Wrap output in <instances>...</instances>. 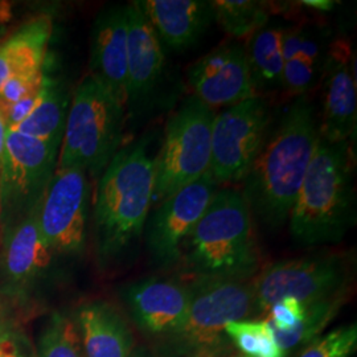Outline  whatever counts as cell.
Instances as JSON below:
<instances>
[{"label":"cell","instance_id":"14","mask_svg":"<svg viewBox=\"0 0 357 357\" xmlns=\"http://www.w3.org/2000/svg\"><path fill=\"white\" fill-rule=\"evenodd\" d=\"M352 47L347 38H333L324 72L323 114L319 137L324 141L351 142L356 135L357 90Z\"/></svg>","mask_w":357,"mask_h":357},{"label":"cell","instance_id":"12","mask_svg":"<svg viewBox=\"0 0 357 357\" xmlns=\"http://www.w3.org/2000/svg\"><path fill=\"white\" fill-rule=\"evenodd\" d=\"M216 191L217 183L208 172L159 203L144 228L147 249L155 264L167 268L180 262L183 243Z\"/></svg>","mask_w":357,"mask_h":357},{"label":"cell","instance_id":"30","mask_svg":"<svg viewBox=\"0 0 357 357\" xmlns=\"http://www.w3.org/2000/svg\"><path fill=\"white\" fill-rule=\"evenodd\" d=\"M44 77V69L11 77L0 89V101L10 105L36 93L43 86Z\"/></svg>","mask_w":357,"mask_h":357},{"label":"cell","instance_id":"13","mask_svg":"<svg viewBox=\"0 0 357 357\" xmlns=\"http://www.w3.org/2000/svg\"><path fill=\"white\" fill-rule=\"evenodd\" d=\"M188 84L193 97L213 110L255 97L245 45L230 43L205 54L192 65Z\"/></svg>","mask_w":357,"mask_h":357},{"label":"cell","instance_id":"39","mask_svg":"<svg viewBox=\"0 0 357 357\" xmlns=\"http://www.w3.org/2000/svg\"><path fill=\"white\" fill-rule=\"evenodd\" d=\"M218 357H246L243 356V354H234V352H229V348L227 351H224Z\"/></svg>","mask_w":357,"mask_h":357},{"label":"cell","instance_id":"24","mask_svg":"<svg viewBox=\"0 0 357 357\" xmlns=\"http://www.w3.org/2000/svg\"><path fill=\"white\" fill-rule=\"evenodd\" d=\"M68 110V91L61 82L45 75L43 84V98L38 107L26 121L13 128H10L8 131L20 132L29 138L60 149L64 137Z\"/></svg>","mask_w":357,"mask_h":357},{"label":"cell","instance_id":"4","mask_svg":"<svg viewBox=\"0 0 357 357\" xmlns=\"http://www.w3.org/2000/svg\"><path fill=\"white\" fill-rule=\"evenodd\" d=\"M155 160L139 139L115 153L103 171L94 202L98 252L105 258L121 255L146 228L153 202Z\"/></svg>","mask_w":357,"mask_h":357},{"label":"cell","instance_id":"34","mask_svg":"<svg viewBox=\"0 0 357 357\" xmlns=\"http://www.w3.org/2000/svg\"><path fill=\"white\" fill-rule=\"evenodd\" d=\"M7 118H6V110H4V103L0 101V167H1V159L4 153V146H6V137H7Z\"/></svg>","mask_w":357,"mask_h":357},{"label":"cell","instance_id":"32","mask_svg":"<svg viewBox=\"0 0 357 357\" xmlns=\"http://www.w3.org/2000/svg\"><path fill=\"white\" fill-rule=\"evenodd\" d=\"M41 98H43V86L36 93L28 96L26 98L17 101V102L4 105L8 130L20 125L23 121H26V118L35 112V109L38 107Z\"/></svg>","mask_w":357,"mask_h":357},{"label":"cell","instance_id":"1","mask_svg":"<svg viewBox=\"0 0 357 357\" xmlns=\"http://www.w3.org/2000/svg\"><path fill=\"white\" fill-rule=\"evenodd\" d=\"M296 98L243 178V193L252 213L270 228L289 220L319 141L314 106L306 96Z\"/></svg>","mask_w":357,"mask_h":357},{"label":"cell","instance_id":"23","mask_svg":"<svg viewBox=\"0 0 357 357\" xmlns=\"http://www.w3.org/2000/svg\"><path fill=\"white\" fill-rule=\"evenodd\" d=\"M286 26L270 23L258 29L245 45L255 96L282 89L283 36Z\"/></svg>","mask_w":357,"mask_h":357},{"label":"cell","instance_id":"15","mask_svg":"<svg viewBox=\"0 0 357 357\" xmlns=\"http://www.w3.org/2000/svg\"><path fill=\"white\" fill-rule=\"evenodd\" d=\"M125 298L139 330L166 340L187 320L191 287L175 280L151 277L130 284Z\"/></svg>","mask_w":357,"mask_h":357},{"label":"cell","instance_id":"27","mask_svg":"<svg viewBox=\"0 0 357 357\" xmlns=\"http://www.w3.org/2000/svg\"><path fill=\"white\" fill-rule=\"evenodd\" d=\"M225 335L246 357H286L277 345L266 320L246 319L229 323Z\"/></svg>","mask_w":357,"mask_h":357},{"label":"cell","instance_id":"28","mask_svg":"<svg viewBox=\"0 0 357 357\" xmlns=\"http://www.w3.org/2000/svg\"><path fill=\"white\" fill-rule=\"evenodd\" d=\"M38 357H85L76 320L53 314L40 335Z\"/></svg>","mask_w":357,"mask_h":357},{"label":"cell","instance_id":"20","mask_svg":"<svg viewBox=\"0 0 357 357\" xmlns=\"http://www.w3.org/2000/svg\"><path fill=\"white\" fill-rule=\"evenodd\" d=\"M138 6L159 40L178 51L195 45L215 20L204 0H142Z\"/></svg>","mask_w":357,"mask_h":357},{"label":"cell","instance_id":"35","mask_svg":"<svg viewBox=\"0 0 357 357\" xmlns=\"http://www.w3.org/2000/svg\"><path fill=\"white\" fill-rule=\"evenodd\" d=\"M305 4H308L310 7H317L320 10H323V8L330 10L332 7V3H330V1H305Z\"/></svg>","mask_w":357,"mask_h":357},{"label":"cell","instance_id":"5","mask_svg":"<svg viewBox=\"0 0 357 357\" xmlns=\"http://www.w3.org/2000/svg\"><path fill=\"white\" fill-rule=\"evenodd\" d=\"M125 105L94 77H85L69 105L56 168H81L101 178L119 151Z\"/></svg>","mask_w":357,"mask_h":357},{"label":"cell","instance_id":"17","mask_svg":"<svg viewBox=\"0 0 357 357\" xmlns=\"http://www.w3.org/2000/svg\"><path fill=\"white\" fill-rule=\"evenodd\" d=\"M331 43V32L321 24L286 26L282 89L291 97H302L314 89L323 77Z\"/></svg>","mask_w":357,"mask_h":357},{"label":"cell","instance_id":"36","mask_svg":"<svg viewBox=\"0 0 357 357\" xmlns=\"http://www.w3.org/2000/svg\"><path fill=\"white\" fill-rule=\"evenodd\" d=\"M128 357H155L144 348H134Z\"/></svg>","mask_w":357,"mask_h":357},{"label":"cell","instance_id":"8","mask_svg":"<svg viewBox=\"0 0 357 357\" xmlns=\"http://www.w3.org/2000/svg\"><path fill=\"white\" fill-rule=\"evenodd\" d=\"M259 315L283 298L305 305L351 294V259L342 255H312L278 261L264 268L255 280Z\"/></svg>","mask_w":357,"mask_h":357},{"label":"cell","instance_id":"21","mask_svg":"<svg viewBox=\"0 0 357 357\" xmlns=\"http://www.w3.org/2000/svg\"><path fill=\"white\" fill-rule=\"evenodd\" d=\"M77 327L85 357H128L134 337L114 307L90 302L77 311Z\"/></svg>","mask_w":357,"mask_h":357},{"label":"cell","instance_id":"33","mask_svg":"<svg viewBox=\"0 0 357 357\" xmlns=\"http://www.w3.org/2000/svg\"><path fill=\"white\" fill-rule=\"evenodd\" d=\"M0 357H26L19 337L11 331L0 335Z\"/></svg>","mask_w":357,"mask_h":357},{"label":"cell","instance_id":"9","mask_svg":"<svg viewBox=\"0 0 357 357\" xmlns=\"http://www.w3.org/2000/svg\"><path fill=\"white\" fill-rule=\"evenodd\" d=\"M271 115L264 97H250L216 113L209 174L218 184L243 181L268 139Z\"/></svg>","mask_w":357,"mask_h":357},{"label":"cell","instance_id":"2","mask_svg":"<svg viewBox=\"0 0 357 357\" xmlns=\"http://www.w3.org/2000/svg\"><path fill=\"white\" fill-rule=\"evenodd\" d=\"M355 153L351 142L319 137L290 212V231L301 245L339 243L356 221Z\"/></svg>","mask_w":357,"mask_h":357},{"label":"cell","instance_id":"26","mask_svg":"<svg viewBox=\"0 0 357 357\" xmlns=\"http://www.w3.org/2000/svg\"><path fill=\"white\" fill-rule=\"evenodd\" d=\"M211 6L218 26L236 38H250L270 20L268 6L262 1L215 0Z\"/></svg>","mask_w":357,"mask_h":357},{"label":"cell","instance_id":"38","mask_svg":"<svg viewBox=\"0 0 357 357\" xmlns=\"http://www.w3.org/2000/svg\"><path fill=\"white\" fill-rule=\"evenodd\" d=\"M7 331H11V330H10V327H8L7 321L4 319V315L0 312V335Z\"/></svg>","mask_w":357,"mask_h":357},{"label":"cell","instance_id":"18","mask_svg":"<svg viewBox=\"0 0 357 357\" xmlns=\"http://www.w3.org/2000/svg\"><path fill=\"white\" fill-rule=\"evenodd\" d=\"M128 13V103L143 102L158 85L166 56L162 41L142 13L138 1L126 6Z\"/></svg>","mask_w":357,"mask_h":357},{"label":"cell","instance_id":"22","mask_svg":"<svg viewBox=\"0 0 357 357\" xmlns=\"http://www.w3.org/2000/svg\"><path fill=\"white\" fill-rule=\"evenodd\" d=\"M52 29L51 17L41 15L0 43V89L11 77L44 69Z\"/></svg>","mask_w":357,"mask_h":357},{"label":"cell","instance_id":"31","mask_svg":"<svg viewBox=\"0 0 357 357\" xmlns=\"http://www.w3.org/2000/svg\"><path fill=\"white\" fill-rule=\"evenodd\" d=\"M266 315L268 317L265 320L271 327L280 331H290L305 318L306 305L294 298H283L270 307Z\"/></svg>","mask_w":357,"mask_h":357},{"label":"cell","instance_id":"7","mask_svg":"<svg viewBox=\"0 0 357 357\" xmlns=\"http://www.w3.org/2000/svg\"><path fill=\"white\" fill-rule=\"evenodd\" d=\"M215 116L213 109L191 96L168 119L162 149L153 159L158 203L209 172Z\"/></svg>","mask_w":357,"mask_h":357},{"label":"cell","instance_id":"37","mask_svg":"<svg viewBox=\"0 0 357 357\" xmlns=\"http://www.w3.org/2000/svg\"><path fill=\"white\" fill-rule=\"evenodd\" d=\"M227 351V349H225ZM224 351H203V352H197V354H193L191 356L188 357H218Z\"/></svg>","mask_w":357,"mask_h":357},{"label":"cell","instance_id":"29","mask_svg":"<svg viewBox=\"0 0 357 357\" xmlns=\"http://www.w3.org/2000/svg\"><path fill=\"white\" fill-rule=\"evenodd\" d=\"M357 348L355 323L318 336L301 349L296 357H351Z\"/></svg>","mask_w":357,"mask_h":357},{"label":"cell","instance_id":"6","mask_svg":"<svg viewBox=\"0 0 357 357\" xmlns=\"http://www.w3.org/2000/svg\"><path fill=\"white\" fill-rule=\"evenodd\" d=\"M183 327L163 342L166 357H188L203 351H225V327L259 315L253 280L196 278Z\"/></svg>","mask_w":357,"mask_h":357},{"label":"cell","instance_id":"25","mask_svg":"<svg viewBox=\"0 0 357 357\" xmlns=\"http://www.w3.org/2000/svg\"><path fill=\"white\" fill-rule=\"evenodd\" d=\"M348 296L349 294H344L306 305L305 318L290 331H280L268 324L275 343L284 352L286 357L291 352L305 348L310 342L317 339L320 332L337 315Z\"/></svg>","mask_w":357,"mask_h":357},{"label":"cell","instance_id":"16","mask_svg":"<svg viewBox=\"0 0 357 357\" xmlns=\"http://www.w3.org/2000/svg\"><path fill=\"white\" fill-rule=\"evenodd\" d=\"M128 105V13L112 7L98 15L90 41V75Z\"/></svg>","mask_w":357,"mask_h":357},{"label":"cell","instance_id":"3","mask_svg":"<svg viewBox=\"0 0 357 357\" xmlns=\"http://www.w3.org/2000/svg\"><path fill=\"white\" fill-rule=\"evenodd\" d=\"M180 262L196 278L252 280L259 250L253 213L243 191L217 190L183 243Z\"/></svg>","mask_w":357,"mask_h":357},{"label":"cell","instance_id":"11","mask_svg":"<svg viewBox=\"0 0 357 357\" xmlns=\"http://www.w3.org/2000/svg\"><path fill=\"white\" fill-rule=\"evenodd\" d=\"M89 197V178L81 168H56L38 208L40 231L54 253L84 249Z\"/></svg>","mask_w":357,"mask_h":357},{"label":"cell","instance_id":"10","mask_svg":"<svg viewBox=\"0 0 357 357\" xmlns=\"http://www.w3.org/2000/svg\"><path fill=\"white\" fill-rule=\"evenodd\" d=\"M60 149L7 131L0 167V221L7 227L38 208L56 171Z\"/></svg>","mask_w":357,"mask_h":357},{"label":"cell","instance_id":"19","mask_svg":"<svg viewBox=\"0 0 357 357\" xmlns=\"http://www.w3.org/2000/svg\"><path fill=\"white\" fill-rule=\"evenodd\" d=\"M38 208L6 227L0 268L7 284L15 289L40 277L51 265L54 253L40 231Z\"/></svg>","mask_w":357,"mask_h":357}]
</instances>
